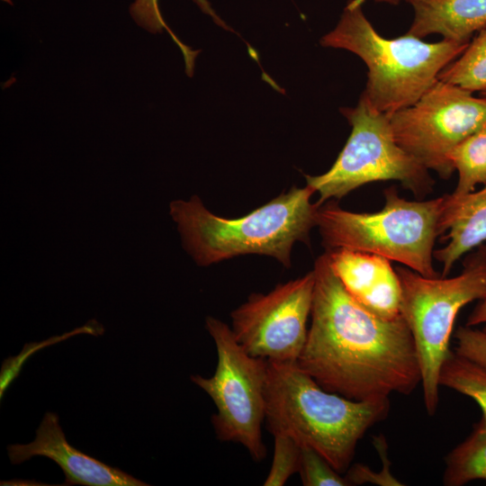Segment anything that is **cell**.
<instances>
[{
  "instance_id": "obj_1",
  "label": "cell",
  "mask_w": 486,
  "mask_h": 486,
  "mask_svg": "<svg viewBox=\"0 0 486 486\" xmlns=\"http://www.w3.org/2000/svg\"><path fill=\"white\" fill-rule=\"evenodd\" d=\"M313 273L310 326L299 367L323 389L354 400L411 393L421 374L402 316L384 319L357 302L332 271L327 252Z\"/></svg>"
},
{
  "instance_id": "obj_2",
  "label": "cell",
  "mask_w": 486,
  "mask_h": 486,
  "mask_svg": "<svg viewBox=\"0 0 486 486\" xmlns=\"http://www.w3.org/2000/svg\"><path fill=\"white\" fill-rule=\"evenodd\" d=\"M389 410V399L354 400L323 389L296 362L267 361V429L314 449L341 474L359 440Z\"/></svg>"
},
{
  "instance_id": "obj_3",
  "label": "cell",
  "mask_w": 486,
  "mask_h": 486,
  "mask_svg": "<svg viewBox=\"0 0 486 486\" xmlns=\"http://www.w3.org/2000/svg\"><path fill=\"white\" fill-rule=\"evenodd\" d=\"M309 185L292 187L266 204L238 218L211 212L197 195L170 202L184 248L201 266L243 255H264L290 267L292 247L309 243L316 227L318 203Z\"/></svg>"
},
{
  "instance_id": "obj_4",
  "label": "cell",
  "mask_w": 486,
  "mask_h": 486,
  "mask_svg": "<svg viewBox=\"0 0 486 486\" xmlns=\"http://www.w3.org/2000/svg\"><path fill=\"white\" fill-rule=\"evenodd\" d=\"M364 1L350 0L337 26L320 43L348 50L364 61L368 72L362 95L375 110L390 115L417 102L468 43L445 39L426 42L408 32L382 37L364 15Z\"/></svg>"
},
{
  "instance_id": "obj_5",
  "label": "cell",
  "mask_w": 486,
  "mask_h": 486,
  "mask_svg": "<svg viewBox=\"0 0 486 486\" xmlns=\"http://www.w3.org/2000/svg\"><path fill=\"white\" fill-rule=\"evenodd\" d=\"M385 204L376 212H354L331 201L319 205L316 227L328 250L346 248L376 254L426 277H438L433 266L440 236L446 194L409 201L394 188L384 191Z\"/></svg>"
},
{
  "instance_id": "obj_6",
  "label": "cell",
  "mask_w": 486,
  "mask_h": 486,
  "mask_svg": "<svg viewBox=\"0 0 486 486\" xmlns=\"http://www.w3.org/2000/svg\"><path fill=\"white\" fill-rule=\"evenodd\" d=\"M395 270L401 288L400 315L413 338L424 405L432 416L439 402V374L450 351L455 318L464 306L486 297V256L478 251L452 278L426 277L401 266Z\"/></svg>"
},
{
  "instance_id": "obj_7",
  "label": "cell",
  "mask_w": 486,
  "mask_h": 486,
  "mask_svg": "<svg viewBox=\"0 0 486 486\" xmlns=\"http://www.w3.org/2000/svg\"><path fill=\"white\" fill-rule=\"evenodd\" d=\"M342 113L352 128L346 145L326 173L306 176V184L320 195L319 205L375 181H399L418 196L432 191L428 169L397 143L386 113L375 110L364 95Z\"/></svg>"
},
{
  "instance_id": "obj_8",
  "label": "cell",
  "mask_w": 486,
  "mask_h": 486,
  "mask_svg": "<svg viewBox=\"0 0 486 486\" xmlns=\"http://www.w3.org/2000/svg\"><path fill=\"white\" fill-rule=\"evenodd\" d=\"M205 326L215 343L216 369L212 377L196 374L190 378L217 409L212 418L217 437L242 445L255 461L260 462L266 456L262 425L266 418L267 360L248 355L223 321L208 316Z\"/></svg>"
},
{
  "instance_id": "obj_9",
  "label": "cell",
  "mask_w": 486,
  "mask_h": 486,
  "mask_svg": "<svg viewBox=\"0 0 486 486\" xmlns=\"http://www.w3.org/2000/svg\"><path fill=\"white\" fill-rule=\"evenodd\" d=\"M388 116L397 143L448 179L454 171L451 150L486 123V99L438 79L413 104Z\"/></svg>"
},
{
  "instance_id": "obj_10",
  "label": "cell",
  "mask_w": 486,
  "mask_h": 486,
  "mask_svg": "<svg viewBox=\"0 0 486 486\" xmlns=\"http://www.w3.org/2000/svg\"><path fill=\"white\" fill-rule=\"evenodd\" d=\"M313 270L280 284L267 293H252L231 314V331L250 356L276 363L297 362L310 317Z\"/></svg>"
},
{
  "instance_id": "obj_11",
  "label": "cell",
  "mask_w": 486,
  "mask_h": 486,
  "mask_svg": "<svg viewBox=\"0 0 486 486\" xmlns=\"http://www.w3.org/2000/svg\"><path fill=\"white\" fill-rule=\"evenodd\" d=\"M12 464L28 461L35 455L53 460L62 469L66 485L89 486H146L147 483L78 451L67 441L54 412H47L38 429L35 439L26 445L7 447Z\"/></svg>"
},
{
  "instance_id": "obj_12",
  "label": "cell",
  "mask_w": 486,
  "mask_h": 486,
  "mask_svg": "<svg viewBox=\"0 0 486 486\" xmlns=\"http://www.w3.org/2000/svg\"><path fill=\"white\" fill-rule=\"evenodd\" d=\"M327 255L332 271L357 302L382 318L400 316V283L391 260L346 248L327 250Z\"/></svg>"
},
{
  "instance_id": "obj_13",
  "label": "cell",
  "mask_w": 486,
  "mask_h": 486,
  "mask_svg": "<svg viewBox=\"0 0 486 486\" xmlns=\"http://www.w3.org/2000/svg\"><path fill=\"white\" fill-rule=\"evenodd\" d=\"M440 236L446 243L434 250V257L443 265L446 277L463 255L486 242V184L461 197L446 194Z\"/></svg>"
},
{
  "instance_id": "obj_14",
  "label": "cell",
  "mask_w": 486,
  "mask_h": 486,
  "mask_svg": "<svg viewBox=\"0 0 486 486\" xmlns=\"http://www.w3.org/2000/svg\"><path fill=\"white\" fill-rule=\"evenodd\" d=\"M414 18L408 33L418 38L431 34L469 43L486 26V0H412Z\"/></svg>"
},
{
  "instance_id": "obj_15",
  "label": "cell",
  "mask_w": 486,
  "mask_h": 486,
  "mask_svg": "<svg viewBox=\"0 0 486 486\" xmlns=\"http://www.w3.org/2000/svg\"><path fill=\"white\" fill-rule=\"evenodd\" d=\"M475 480H486V421L482 418L447 454L443 476L446 486H462Z\"/></svg>"
},
{
  "instance_id": "obj_16",
  "label": "cell",
  "mask_w": 486,
  "mask_h": 486,
  "mask_svg": "<svg viewBox=\"0 0 486 486\" xmlns=\"http://www.w3.org/2000/svg\"><path fill=\"white\" fill-rule=\"evenodd\" d=\"M449 161L458 173L453 197H461L474 191L478 184H486V123L457 144L449 153Z\"/></svg>"
},
{
  "instance_id": "obj_17",
  "label": "cell",
  "mask_w": 486,
  "mask_h": 486,
  "mask_svg": "<svg viewBox=\"0 0 486 486\" xmlns=\"http://www.w3.org/2000/svg\"><path fill=\"white\" fill-rule=\"evenodd\" d=\"M438 79L472 93L486 90V26L470 40L464 52L439 73Z\"/></svg>"
},
{
  "instance_id": "obj_18",
  "label": "cell",
  "mask_w": 486,
  "mask_h": 486,
  "mask_svg": "<svg viewBox=\"0 0 486 486\" xmlns=\"http://www.w3.org/2000/svg\"><path fill=\"white\" fill-rule=\"evenodd\" d=\"M439 384L473 399L486 421L485 367L450 350L441 367Z\"/></svg>"
},
{
  "instance_id": "obj_19",
  "label": "cell",
  "mask_w": 486,
  "mask_h": 486,
  "mask_svg": "<svg viewBox=\"0 0 486 486\" xmlns=\"http://www.w3.org/2000/svg\"><path fill=\"white\" fill-rule=\"evenodd\" d=\"M201 10L211 15L214 22L230 30L229 26L215 14L208 0H194ZM133 20L149 32L158 33L165 29L181 50L185 64V72L189 76L194 74V59L199 50H193L181 42L165 22L158 8V0H135L130 8Z\"/></svg>"
},
{
  "instance_id": "obj_20",
  "label": "cell",
  "mask_w": 486,
  "mask_h": 486,
  "mask_svg": "<svg viewBox=\"0 0 486 486\" xmlns=\"http://www.w3.org/2000/svg\"><path fill=\"white\" fill-rule=\"evenodd\" d=\"M274 456L270 471L264 481L265 486H282L299 472L301 446L291 436L275 434Z\"/></svg>"
},
{
  "instance_id": "obj_21",
  "label": "cell",
  "mask_w": 486,
  "mask_h": 486,
  "mask_svg": "<svg viewBox=\"0 0 486 486\" xmlns=\"http://www.w3.org/2000/svg\"><path fill=\"white\" fill-rule=\"evenodd\" d=\"M299 473L304 486H348L345 476L306 446H301Z\"/></svg>"
},
{
  "instance_id": "obj_22",
  "label": "cell",
  "mask_w": 486,
  "mask_h": 486,
  "mask_svg": "<svg viewBox=\"0 0 486 486\" xmlns=\"http://www.w3.org/2000/svg\"><path fill=\"white\" fill-rule=\"evenodd\" d=\"M455 353L486 368V332L469 326L458 328Z\"/></svg>"
},
{
  "instance_id": "obj_23",
  "label": "cell",
  "mask_w": 486,
  "mask_h": 486,
  "mask_svg": "<svg viewBox=\"0 0 486 486\" xmlns=\"http://www.w3.org/2000/svg\"><path fill=\"white\" fill-rule=\"evenodd\" d=\"M389 460L385 463L381 472H374L368 466L362 464H356L346 472L345 478L348 485H359L364 483H373L382 486H400L403 485L395 478L389 469Z\"/></svg>"
},
{
  "instance_id": "obj_24",
  "label": "cell",
  "mask_w": 486,
  "mask_h": 486,
  "mask_svg": "<svg viewBox=\"0 0 486 486\" xmlns=\"http://www.w3.org/2000/svg\"><path fill=\"white\" fill-rule=\"evenodd\" d=\"M479 251L486 256V244L480 246ZM480 324L484 325L483 330L486 332V297L481 300L480 303L472 311L466 320V326L474 327Z\"/></svg>"
},
{
  "instance_id": "obj_25",
  "label": "cell",
  "mask_w": 486,
  "mask_h": 486,
  "mask_svg": "<svg viewBox=\"0 0 486 486\" xmlns=\"http://www.w3.org/2000/svg\"><path fill=\"white\" fill-rule=\"evenodd\" d=\"M377 3H387V4H399L401 0H374Z\"/></svg>"
},
{
  "instance_id": "obj_26",
  "label": "cell",
  "mask_w": 486,
  "mask_h": 486,
  "mask_svg": "<svg viewBox=\"0 0 486 486\" xmlns=\"http://www.w3.org/2000/svg\"><path fill=\"white\" fill-rule=\"evenodd\" d=\"M481 96L484 97L486 99V90L481 92Z\"/></svg>"
},
{
  "instance_id": "obj_27",
  "label": "cell",
  "mask_w": 486,
  "mask_h": 486,
  "mask_svg": "<svg viewBox=\"0 0 486 486\" xmlns=\"http://www.w3.org/2000/svg\"><path fill=\"white\" fill-rule=\"evenodd\" d=\"M407 2L410 3L412 0H406Z\"/></svg>"
}]
</instances>
